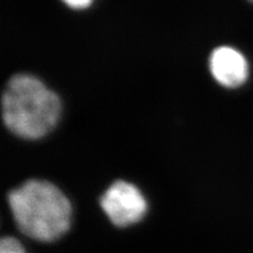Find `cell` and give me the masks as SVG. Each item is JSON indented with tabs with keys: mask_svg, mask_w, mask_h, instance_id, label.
<instances>
[{
	"mask_svg": "<svg viewBox=\"0 0 253 253\" xmlns=\"http://www.w3.org/2000/svg\"><path fill=\"white\" fill-rule=\"evenodd\" d=\"M7 200L16 225L31 239L53 242L69 230L72 206L50 181L30 179L12 190Z\"/></svg>",
	"mask_w": 253,
	"mask_h": 253,
	"instance_id": "6da1fadb",
	"label": "cell"
},
{
	"mask_svg": "<svg viewBox=\"0 0 253 253\" xmlns=\"http://www.w3.org/2000/svg\"><path fill=\"white\" fill-rule=\"evenodd\" d=\"M61 113L57 94L37 77L14 75L2 95V117L5 126L15 135L38 139L56 126Z\"/></svg>",
	"mask_w": 253,
	"mask_h": 253,
	"instance_id": "7a4b0ae2",
	"label": "cell"
},
{
	"mask_svg": "<svg viewBox=\"0 0 253 253\" xmlns=\"http://www.w3.org/2000/svg\"><path fill=\"white\" fill-rule=\"evenodd\" d=\"M100 206L112 224L126 227L137 223L147 212V201L136 186L117 180L102 194Z\"/></svg>",
	"mask_w": 253,
	"mask_h": 253,
	"instance_id": "3957f363",
	"label": "cell"
},
{
	"mask_svg": "<svg viewBox=\"0 0 253 253\" xmlns=\"http://www.w3.org/2000/svg\"><path fill=\"white\" fill-rule=\"evenodd\" d=\"M209 63L212 76L226 88H237L247 81V60L233 47H217L212 52Z\"/></svg>",
	"mask_w": 253,
	"mask_h": 253,
	"instance_id": "277c9868",
	"label": "cell"
},
{
	"mask_svg": "<svg viewBox=\"0 0 253 253\" xmlns=\"http://www.w3.org/2000/svg\"><path fill=\"white\" fill-rule=\"evenodd\" d=\"M0 253H26L18 240L12 236H5L0 243Z\"/></svg>",
	"mask_w": 253,
	"mask_h": 253,
	"instance_id": "5b68a950",
	"label": "cell"
},
{
	"mask_svg": "<svg viewBox=\"0 0 253 253\" xmlns=\"http://www.w3.org/2000/svg\"><path fill=\"white\" fill-rule=\"evenodd\" d=\"M62 2H65L71 9H85L91 3L92 0H62Z\"/></svg>",
	"mask_w": 253,
	"mask_h": 253,
	"instance_id": "8992f818",
	"label": "cell"
},
{
	"mask_svg": "<svg viewBox=\"0 0 253 253\" xmlns=\"http://www.w3.org/2000/svg\"><path fill=\"white\" fill-rule=\"evenodd\" d=\"M249 1H251V2H253V0H249Z\"/></svg>",
	"mask_w": 253,
	"mask_h": 253,
	"instance_id": "52a82bcc",
	"label": "cell"
}]
</instances>
